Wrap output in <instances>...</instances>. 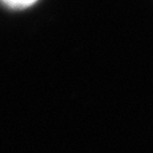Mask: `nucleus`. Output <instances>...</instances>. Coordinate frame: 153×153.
Wrapping results in <instances>:
<instances>
[{
    "mask_svg": "<svg viewBox=\"0 0 153 153\" xmlns=\"http://www.w3.org/2000/svg\"><path fill=\"white\" fill-rule=\"evenodd\" d=\"M38 0H0V2L5 5L9 9L13 10H22L32 7Z\"/></svg>",
    "mask_w": 153,
    "mask_h": 153,
    "instance_id": "f257e3e1",
    "label": "nucleus"
}]
</instances>
